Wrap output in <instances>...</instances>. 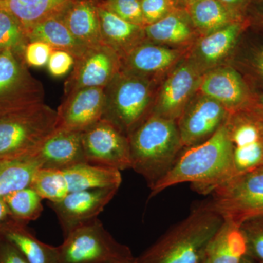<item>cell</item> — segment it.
Masks as SVG:
<instances>
[{"mask_svg": "<svg viewBox=\"0 0 263 263\" xmlns=\"http://www.w3.org/2000/svg\"><path fill=\"white\" fill-rule=\"evenodd\" d=\"M234 176L233 148L226 122L207 141L186 148L168 172L150 189L149 198L168 187L191 183L197 193H211Z\"/></svg>", "mask_w": 263, "mask_h": 263, "instance_id": "1", "label": "cell"}, {"mask_svg": "<svg viewBox=\"0 0 263 263\" xmlns=\"http://www.w3.org/2000/svg\"><path fill=\"white\" fill-rule=\"evenodd\" d=\"M223 223L211 202H203L137 257L138 262L204 263L209 246Z\"/></svg>", "mask_w": 263, "mask_h": 263, "instance_id": "2", "label": "cell"}, {"mask_svg": "<svg viewBox=\"0 0 263 263\" xmlns=\"http://www.w3.org/2000/svg\"><path fill=\"white\" fill-rule=\"evenodd\" d=\"M128 139L131 169L144 178L149 189L168 172L183 146L176 120L154 114Z\"/></svg>", "mask_w": 263, "mask_h": 263, "instance_id": "3", "label": "cell"}, {"mask_svg": "<svg viewBox=\"0 0 263 263\" xmlns=\"http://www.w3.org/2000/svg\"><path fill=\"white\" fill-rule=\"evenodd\" d=\"M57 128V111L44 102L0 114V159L34 155Z\"/></svg>", "mask_w": 263, "mask_h": 263, "instance_id": "4", "label": "cell"}, {"mask_svg": "<svg viewBox=\"0 0 263 263\" xmlns=\"http://www.w3.org/2000/svg\"><path fill=\"white\" fill-rule=\"evenodd\" d=\"M103 119L108 121L124 136L133 132L150 117L149 82L143 76L124 71L119 72L105 87Z\"/></svg>", "mask_w": 263, "mask_h": 263, "instance_id": "5", "label": "cell"}, {"mask_svg": "<svg viewBox=\"0 0 263 263\" xmlns=\"http://www.w3.org/2000/svg\"><path fill=\"white\" fill-rule=\"evenodd\" d=\"M59 246L58 263H105L134 258L126 245L119 243L96 218L78 226Z\"/></svg>", "mask_w": 263, "mask_h": 263, "instance_id": "6", "label": "cell"}, {"mask_svg": "<svg viewBox=\"0 0 263 263\" xmlns=\"http://www.w3.org/2000/svg\"><path fill=\"white\" fill-rule=\"evenodd\" d=\"M212 195L210 202L216 212L235 226L263 215V166L232 176Z\"/></svg>", "mask_w": 263, "mask_h": 263, "instance_id": "7", "label": "cell"}, {"mask_svg": "<svg viewBox=\"0 0 263 263\" xmlns=\"http://www.w3.org/2000/svg\"><path fill=\"white\" fill-rule=\"evenodd\" d=\"M233 148L234 176L263 166V113L257 106L228 114L226 122Z\"/></svg>", "mask_w": 263, "mask_h": 263, "instance_id": "8", "label": "cell"}, {"mask_svg": "<svg viewBox=\"0 0 263 263\" xmlns=\"http://www.w3.org/2000/svg\"><path fill=\"white\" fill-rule=\"evenodd\" d=\"M42 83L29 72L23 53H0V114L43 103Z\"/></svg>", "mask_w": 263, "mask_h": 263, "instance_id": "9", "label": "cell"}, {"mask_svg": "<svg viewBox=\"0 0 263 263\" xmlns=\"http://www.w3.org/2000/svg\"><path fill=\"white\" fill-rule=\"evenodd\" d=\"M83 148L87 163L125 171L131 169L128 137L105 119L81 133Z\"/></svg>", "mask_w": 263, "mask_h": 263, "instance_id": "10", "label": "cell"}, {"mask_svg": "<svg viewBox=\"0 0 263 263\" xmlns=\"http://www.w3.org/2000/svg\"><path fill=\"white\" fill-rule=\"evenodd\" d=\"M119 55L106 45L86 48L75 59L73 68L65 84V96L86 88H105L119 72Z\"/></svg>", "mask_w": 263, "mask_h": 263, "instance_id": "11", "label": "cell"}, {"mask_svg": "<svg viewBox=\"0 0 263 263\" xmlns=\"http://www.w3.org/2000/svg\"><path fill=\"white\" fill-rule=\"evenodd\" d=\"M118 190L106 188L74 192L60 201L48 202L56 214L64 237L78 226L98 218Z\"/></svg>", "mask_w": 263, "mask_h": 263, "instance_id": "12", "label": "cell"}, {"mask_svg": "<svg viewBox=\"0 0 263 263\" xmlns=\"http://www.w3.org/2000/svg\"><path fill=\"white\" fill-rule=\"evenodd\" d=\"M228 114L224 105L212 98L197 100L179 117L177 125L182 146L187 148L207 141L226 122Z\"/></svg>", "mask_w": 263, "mask_h": 263, "instance_id": "13", "label": "cell"}, {"mask_svg": "<svg viewBox=\"0 0 263 263\" xmlns=\"http://www.w3.org/2000/svg\"><path fill=\"white\" fill-rule=\"evenodd\" d=\"M105 102V88H86L67 95L57 110L58 127L82 133L103 119Z\"/></svg>", "mask_w": 263, "mask_h": 263, "instance_id": "14", "label": "cell"}, {"mask_svg": "<svg viewBox=\"0 0 263 263\" xmlns=\"http://www.w3.org/2000/svg\"><path fill=\"white\" fill-rule=\"evenodd\" d=\"M34 155L41 161V168L64 171L86 162L81 133L63 128H57Z\"/></svg>", "mask_w": 263, "mask_h": 263, "instance_id": "15", "label": "cell"}, {"mask_svg": "<svg viewBox=\"0 0 263 263\" xmlns=\"http://www.w3.org/2000/svg\"><path fill=\"white\" fill-rule=\"evenodd\" d=\"M200 89L205 97L219 102L227 110L235 111L249 105L248 88L233 69H219L208 74Z\"/></svg>", "mask_w": 263, "mask_h": 263, "instance_id": "16", "label": "cell"}, {"mask_svg": "<svg viewBox=\"0 0 263 263\" xmlns=\"http://www.w3.org/2000/svg\"><path fill=\"white\" fill-rule=\"evenodd\" d=\"M197 76L188 66L176 69L164 83L154 114L176 120L196 86Z\"/></svg>", "mask_w": 263, "mask_h": 263, "instance_id": "17", "label": "cell"}, {"mask_svg": "<svg viewBox=\"0 0 263 263\" xmlns=\"http://www.w3.org/2000/svg\"><path fill=\"white\" fill-rule=\"evenodd\" d=\"M100 30L104 44L112 48L119 57H126L141 44L144 27L128 22L98 5Z\"/></svg>", "mask_w": 263, "mask_h": 263, "instance_id": "18", "label": "cell"}, {"mask_svg": "<svg viewBox=\"0 0 263 263\" xmlns=\"http://www.w3.org/2000/svg\"><path fill=\"white\" fill-rule=\"evenodd\" d=\"M62 18L72 35L86 47L103 44L98 3L94 0H76Z\"/></svg>", "mask_w": 263, "mask_h": 263, "instance_id": "19", "label": "cell"}, {"mask_svg": "<svg viewBox=\"0 0 263 263\" xmlns=\"http://www.w3.org/2000/svg\"><path fill=\"white\" fill-rule=\"evenodd\" d=\"M0 235L13 243L29 263H58V247L37 239L27 224L10 219L0 229Z\"/></svg>", "mask_w": 263, "mask_h": 263, "instance_id": "20", "label": "cell"}, {"mask_svg": "<svg viewBox=\"0 0 263 263\" xmlns=\"http://www.w3.org/2000/svg\"><path fill=\"white\" fill-rule=\"evenodd\" d=\"M76 0H0V9L14 16L27 29L47 19L60 17Z\"/></svg>", "mask_w": 263, "mask_h": 263, "instance_id": "21", "label": "cell"}, {"mask_svg": "<svg viewBox=\"0 0 263 263\" xmlns=\"http://www.w3.org/2000/svg\"><path fill=\"white\" fill-rule=\"evenodd\" d=\"M62 171L69 193L96 189H119L122 182V174L119 170L87 162Z\"/></svg>", "mask_w": 263, "mask_h": 263, "instance_id": "22", "label": "cell"}, {"mask_svg": "<svg viewBox=\"0 0 263 263\" xmlns=\"http://www.w3.org/2000/svg\"><path fill=\"white\" fill-rule=\"evenodd\" d=\"M247 245L239 226L224 220L207 250L206 263H240Z\"/></svg>", "mask_w": 263, "mask_h": 263, "instance_id": "23", "label": "cell"}, {"mask_svg": "<svg viewBox=\"0 0 263 263\" xmlns=\"http://www.w3.org/2000/svg\"><path fill=\"white\" fill-rule=\"evenodd\" d=\"M27 34L29 42L42 41L53 50L68 52L75 59L82 55L87 48L72 35L62 16L47 19L32 26L27 29Z\"/></svg>", "mask_w": 263, "mask_h": 263, "instance_id": "24", "label": "cell"}, {"mask_svg": "<svg viewBox=\"0 0 263 263\" xmlns=\"http://www.w3.org/2000/svg\"><path fill=\"white\" fill-rule=\"evenodd\" d=\"M41 167V161L36 155L0 159V197L30 186Z\"/></svg>", "mask_w": 263, "mask_h": 263, "instance_id": "25", "label": "cell"}, {"mask_svg": "<svg viewBox=\"0 0 263 263\" xmlns=\"http://www.w3.org/2000/svg\"><path fill=\"white\" fill-rule=\"evenodd\" d=\"M177 59V53L148 43H141L124 57L125 70L143 76L167 68Z\"/></svg>", "mask_w": 263, "mask_h": 263, "instance_id": "26", "label": "cell"}, {"mask_svg": "<svg viewBox=\"0 0 263 263\" xmlns=\"http://www.w3.org/2000/svg\"><path fill=\"white\" fill-rule=\"evenodd\" d=\"M186 9L194 26L208 34L242 20L232 14L219 0H200Z\"/></svg>", "mask_w": 263, "mask_h": 263, "instance_id": "27", "label": "cell"}, {"mask_svg": "<svg viewBox=\"0 0 263 263\" xmlns=\"http://www.w3.org/2000/svg\"><path fill=\"white\" fill-rule=\"evenodd\" d=\"M243 28V20L237 21L208 34L200 43V56L210 63L219 61L234 46Z\"/></svg>", "mask_w": 263, "mask_h": 263, "instance_id": "28", "label": "cell"}, {"mask_svg": "<svg viewBox=\"0 0 263 263\" xmlns=\"http://www.w3.org/2000/svg\"><path fill=\"white\" fill-rule=\"evenodd\" d=\"M184 15L176 10L158 22L144 27L145 34L157 42H184L192 34L190 23Z\"/></svg>", "mask_w": 263, "mask_h": 263, "instance_id": "29", "label": "cell"}, {"mask_svg": "<svg viewBox=\"0 0 263 263\" xmlns=\"http://www.w3.org/2000/svg\"><path fill=\"white\" fill-rule=\"evenodd\" d=\"M3 198L14 220L27 224L37 220L43 212V199L31 186L13 192Z\"/></svg>", "mask_w": 263, "mask_h": 263, "instance_id": "30", "label": "cell"}, {"mask_svg": "<svg viewBox=\"0 0 263 263\" xmlns=\"http://www.w3.org/2000/svg\"><path fill=\"white\" fill-rule=\"evenodd\" d=\"M30 186L48 202L60 201L69 194L63 171L60 170L38 169Z\"/></svg>", "mask_w": 263, "mask_h": 263, "instance_id": "31", "label": "cell"}, {"mask_svg": "<svg viewBox=\"0 0 263 263\" xmlns=\"http://www.w3.org/2000/svg\"><path fill=\"white\" fill-rule=\"evenodd\" d=\"M28 43L23 26L14 16L0 9V53L13 51L24 54Z\"/></svg>", "mask_w": 263, "mask_h": 263, "instance_id": "32", "label": "cell"}, {"mask_svg": "<svg viewBox=\"0 0 263 263\" xmlns=\"http://www.w3.org/2000/svg\"><path fill=\"white\" fill-rule=\"evenodd\" d=\"M239 228L247 245L246 255L263 263V215L247 219Z\"/></svg>", "mask_w": 263, "mask_h": 263, "instance_id": "33", "label": "cell"}, {"mask_svg": "<svg viewBox=\"0 0 263 263\" xmlns=\"http://www.w3.org/2000/svg\"><path fill=\"white\" fill-rule=\"evenodd\" d=\"M98 5L130 23L145 27L141 0H103Z\"/></svg>", "mask_w": 263, "mask_h": 263, "instance_id": "34", "label": "cell"}, {"mask_svg": "<svg viewBox=\"0 0 263 263\" xmlns=\"http://www.w3.org/2000/svg\"><path fill=\"white\" fill-rule=\"evenodd\" d=\"M177 3L178 0H141L142 13L146 26L155 23L177 10Z\"/></svg>", "mask_w": 263, "mask_h": 263, "instance_id": "35", "label": "cell"}, {"mask_svg": "<svg viewBox=\"0 0 263 263\" xmlns=\"http://www.w3.org/2000/svg\"><path fill=\"white\" fill-rule=\"evenodd\" d=\"M53 49L42 41H29L24 50V59L28 67H43L47 65Z\"/></svg>", "mask_w": 263, "mask_h": 263, "instance_id": "36", "label": "cell"}, {"mask_svg": "<svg viewBox=\"0 0 263 263\" xmlns=\"http://www.w3.org/2000/svg\"><path fill=\"white\" fill-rule=\"evenodd\" d=\"M75 60V57L68 52L53 50L46 66L53 77H63L72 71Z\"/></svg>", "mask_w": 263, "mask_h": 263, "instance_id": "37", "label": "cell"}, {"mask_svg": "<svg viewBox=\"0 0 263 263\" xmlns=\"http://www.w3.org/2000/svg\"><path fill=\"white\" fill-rule=\"evenodd\" d=\"M0 263H29L13 243L0 235Z\"/></svg>", "mask_w": 263, "mask_h": 263, "instance_id": "38", "label": "cell"}, {"mask_svg": "<svg viewBox=\"0 0 263 263\" xmlns=\"http://www.w3.org/2000/svg\"><path fill=\"white\" fill-rule=\"evenodd\" d=\"M232 14L237 18L242 19V14L252 0H219Z\"/></svg>", "mask_w": 263, "mask_h": 263, "instance_id": "39", "label": "cell"}, {"mask_svg": "<svg viewBox=\"0 0 263 263\" xmlns=\"http://www.w3.org/2000/svg\"><path fill=\"white\" fill-rule=\"evenodd\" d=\"M10 219H11L9 209L3 197H0V229Z\"/></svg>", "mask_w": 263, "mask_h": 263, "instance_id": "40", "label": "cell"}, {"mask_svg": "<svg viewBox=\"0 0 263 263\" xmlns=\"http://www.w3.org/2000/svg\"><path fill=\"white\" fill-rule=\"evenodd\" d=\"M254 66L257 73L263 79V49L256 53L254 58Z\"/></svg>", "mask_w": 263, "mask_h": 263, "instance_id": "41", "label": "cell"}, {"mask_svg": "<svg viewBox=\"0 0 263 263\" xmlns=\"http://www.w3.org/2000/svg\"><path fill=\"white\" fill-rule=\"evenodd\" d=\"M254 2V11L259 18L263 19V0H252Z\"/></svg>", "mask_w": 263, "mask_h": 263, "instance_id": "42", "label": "cell"}, {"mask_svg": "<svg viewBox=\"0 0 263 263\" xmlns=\"http://www.w3.org/2000/svg\"><path fill=\"white\" fill-rule=\"evenodd\" d=\"M105 263H138L137 257L133 259H125V260L112 261V262H108Z\"/></svg>", "mask_w": 263, "mask_h": 263, "instance_id": "43", "label": "cell"}, {"mask_svg": "<svg viewBox=\"0 0 263 263\" xmlns=\"http://www.w3.org/2000/svg\"><path fill=\"white\" fill-rule=\"evenodd\" d=\"M240 263H257L254 259L250 258L248 256L245 255L241 259Z\"/></svg>", "mask_w": 263, "mask_h": 263, "instance_id": "44", "label": "cell"}, {"mask_svg": "<svg viewBox=\"0 0 263 263\" xmlns=\"http://www.w3.org/2000/svg\"><path fill=\"white\" fill-rule=\"evenodd\" d=\"M257 106L262 110L263 113V95H259L258 104H257Z\"/></svg>", "mask_w": 263, "mask_h": 263, "instance_id": "45", "label": "cell"}, {"mask_svg": "<svg viewBox=\"0 0 263 263\" xmlns=\"http://www.w3.org/2000/svg\"><path fill=\"white\" fill-rule=\"evenodd\" d=\"M200 1V0H186V8H188L190 5L194 4L196 2Z\"/></svg>", "mask_w": 263, "mask_h": 263, "instance_id": "46", "label": "cell"}, {"mask_svg": "<svg viewBox=\"0 0 263 263\" xmlns=\"http://www.w3.org/2000/svg\"><path fill=\"white\" fill-rule=\"evenodd\" d=\"M179 3H181V4L184 5V6L186 7V0H179Z\"/></svg>", "mask_w": 263, "mask_h": 263, "instance_id": "47", "label": "cell"}, {"mask_svg": "<svg viewBox=\"0 0 263 263\" xmlns=\"http://www.w3.org/2000/svg\"><path fill=\"white\" fill-rule=\"evenodd\" d=\"M178 2H179V3H179V0H178Z\"/></svg>", "mask_w": 263, "mask_h": 263, "instance_id": "48", "label": "cell"}, {"mask_svg": "<svg viewBox=\"0 0 263 263\" xmlns=\"http://www.w3.org/2000/svg\"><path fill=\"white\" fill-rule=\"evenodd\" d=\"M204 263H206V262H205H205H204Z\"/></svg>", "mask_w": 263, "mask_h": 263, "instance_id": "49", "label": "cell"}]
</instances>
